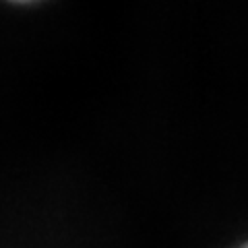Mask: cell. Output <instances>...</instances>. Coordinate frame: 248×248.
<instances>
[{
	"instance_id": "2",
	"label": "cell",
	"mask_w": 248,
	"mask_h": 248,
	"mask_svg": "<svg viewBox=\"0 0 248 248\" xmlns=\"http://www.w3.org/2000/svg\"><path fill=\"white\" fill-rule=\"evenodd\" d=\"M21 2H23V0H21Z\"/></svg>"
},
{
	"instance_id": "1",
	"label": "cell",
	"mask_w": 248,
	"mask_h": 248,
	"mask_svg": "<svg viewBox=\"0 0 248 248\" xmlns=\"http://www.w3.org/2000/svg\"><path fill=\"white\" fill-rule=\"evenodd\" d=\"M242 248H248V244H244V246H242Z\"/></svg>"
}]
</instances>
